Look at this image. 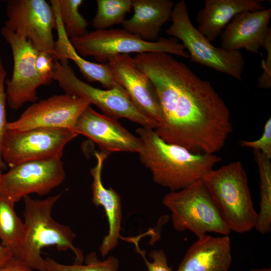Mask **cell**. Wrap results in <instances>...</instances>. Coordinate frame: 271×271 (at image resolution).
<instances>
[{"label":"cell","instance_id":"1","mask_svg":"<svg viewBox=\"0 0 271 271\" xmlns=\"http://www.w3.org/2000/svg\"><path fill=\"white\" fill-rule=\"evenodd\" d=\"M133 59L160 100L162 120L157 134L195 153L219 152L232 126L229 108L210 82L166 53L138 54Z\"/></svg>","mask_w":271,"mask_h":271},{"label":"cell","instance_id":"2","mask_svg":"<svg viewBox=\"0 0 271 271\" xmlns=\"http://www.w3.org/2000/svg\"><path fill=\"white\" fill-rule=\"evenodd\" d=\"M136 132L141 141V163L151 171L154 182L171 191L203 180L222 160L215 154L195 153L168 143L151 128L141 126Z\"/></svg>","mask_w":271,"mask_h":271},{"label":"cell","instance_id":"3","mask_svg":"<svg viewBox=\"0 0 271 271\" xmlns=\"http://www.w3.org/2000/svg\"><path fill=\"white\" fill-rule=\"evenodd\" d=\"M60 194L44 199L24 198V231L21 239L13 251V256L33 270L48 271L42 250L55 246L59 251L71 250L75 255V263L82 264V250L75 247L73 240L76 235L68 226L55 221L52 210L60 198Z\"/></svg>","mask_w":271,"mask_h":271},{"label":"cell","instance_id":"4","mask_svg":"<svg viewBox=\"0 0 271 271\" xmlns=\"http://www.w3.org/2000/svg\"><path fill=\"white\" fill-rule=\"evenodd\" d=\"M202 180L231 231L243 233L255 228L257 212L253 206L246 173L240 162L213 169Z\"/></svg>","mask_w":271,"mask_h":271},{"label":"cell","instance_id":"5","mask_svg":"<svg viewBox=\"0 0 271 271\" xmlns=\"http://www.w3.org/2000/svg\"><path fill=\"white\" fill-rule=\"evenodd\" d=\"M163 204L171 213L177 231L189 230L197 238L214 232L229 235L231 231L221 218L202 180L164 196Z\"/></svg>","mask_w":271,"mask_h":271},{"label":"cell","instance_id":"6","mask_svg":"<svg viewBox=\"0 0 271 271\" xmlns=\"http://www.w3.org/2000/svg\"><path fill=\"white\" fill-rule=\"evenodd\" d=\"M171 18L172 23L165 32L182 42L192 62L242 80L245 61L241 51L214 46L193 25L185 1L175 4Z\"/></svg>","mask_w":271,"mask_h":271},{"label":"cell","instance_id":"7","mask_svg":"<svg viewBox=\"0 0 271 271\" xmlns=\"http://www.w3.org/2000/svg\"><path fill=\"white\" fill-rule=\"evenodd\" d=\"M70 40L81 56L93 57L99 63H106L113 56L131 53L163 52L189 59L184 46L174 37L146 41L124 29L96 30Z\"/></svg>","mask_w":271,"mask_h":271},{"label":"cell","instance_id":"8","mask_svg":"<svg viewBox=\"0 0 271 271\" xmlns=\"http://www.w3.org/2000/svg\"><path fill=\"white\" fill-rule=\"evenodd\" d=\"M68 61L55 60L52 74L65 93L88 100L103 114L115 119L125 118L141 126L155 129L158 124L144 114L119 84L110 89L94 87L79 79Z\"/></svg>","mask_w":271,"mask_h":271},{"label":"cell","instance_id":"9","mask_svg":"<svg viewBox=\"0 0 271 271\" xmlns=\"http://www.w3.org/2000/svg\"><path fill=\"white\" fill-rule=\"evenodd\" d=\"M78 134L66 128L7 129L2 159L10 167L30 161L61 159L65 146Z\"/></svg>","mask_w":271,"mask_h":271},{"label":"cell","instance_id":"10","mask_svg":"<svg viewBox=\"0 0 271 271\" xmlns=\"http://www.w3.org/2000/svg\"><path fill=\"white\" fill-rule=\"evenodd\" d=\"M5 27L30 42L38 51L54 53L53 30L56 18L50 3L45 0H10Z\"/></svg>","mask_w":271,"mask_h":271},{"label":"cell","instance_id":"11","mask_svg":"<svg viewBox=\"0 0 271 271\" xmlns=\"http://www.w3.org/2000/svg\"><path fill=\"white\" fill-rule=\"evenodd\" d=\"M61 159L34 161L10 167L0 178V195L15 203L32 194H48L64 181Z\"/></svg>","mask_w":271,"mask_h":271},{"label":"cell","instance_id":"12","mask_svg":"<svg viewBox=\"0 0 271 271\" xmlns=\"http://www.w3.org/2000/svg\"><path fill=\"white\" fill-rule=\"evenodd\" d=\"M1 33L11 48L14 62L11 78L5 82L7 101L11 109L18 110L25 103L37 102V90L46 84L35 67L38 51L25 38L5 27Z\"/></svg>","mask_w":271,"mask_h":271},{"label":"cell","instance_id":"13","mask_svg":"<svg viewBox=\"0 0 271 271\" xmlns=\"http://www.w3.org/2000/svg\"><path fill=\"white\" fill-rule=\"evenodd\" d=\"M90 105L88 100L75 96L53 95L33 103L17 119L8 122L7 129L21 131L48 127L74 131L79 117Z\"/></svg>","mask_w":271,"mask_h":271},{"label":"cell","instance_id":"14","mask_svg":"<svg viewBox=\"0 0 271 271\" xmlns=\"http://www.w3.org/2000/svg\"><path fill=\"white\" fill-rule=\"evenodd\" d=\"M106 63L117 83L126 90L137 107L159 126L162 112L158 94L152 82L138 67L133 58L129 54L115 55Z\"/></svg>","mask_w":271,"mask_h":271},{"label":"cell","instance_id":"15","mask_svg":"<svg viewBox=\"0 0 271 271\" xmlns=\"http://www.w3.org/2000/svg\"><path fill=\"white\" fill-rule=\"evenodd\" d=\"M74 131L96 144L108 155L115 152L139 153L141 141L112 117L100 113L89 106L79 117Z\"/></svg>","mask_w":271,"mask_h":271},{"label":"cell","instance_id":"16","mask_svg":"<svg viewBox=\"0 0 271 271\" xmlns=\"http://www.w3.org/2000/svg\"><path fill=\"white\" fill-rule=\"evenodd\" d=\"M271 9L244 11L236 15L220 36L221 47L230 51L244 49L258 54L271 34Z\"/></svg>","mask_w":271,"mask_h":271},{"label":"cell","instance_id":"17","mask_svg":"<svg viewBox=\"0 0 271 271\" xmlns=\"http://www.w3.org/2000/svg\"><path fill=\"white\" fill-rule=\"evenodd\" d=\"M94 155L96 164L90 170L93 178L92 201L95 206L103 207L108 223V233L99 248L101 255L104 257L116 247L120 238L122 207L118 194L111 187L106 188L102 181L103 164L109 155L102 151L96 152Z\"/></svg>","mask_w":271,"mask_h":271},{"label":"cell","instance_id":"18","mask_svg":"<svg viewBox=\"0 0 271 271\" xmlns=\"http://www.w3.org/2000/svg\"><path fill=\"white\" fill-rule=\"evenodd\" d=\"M231 263L229 235L206 234L189 247L177 271H229Z\"/></svg>","mask_w":271,"mask_h":271},{"label":"cell","instance_id":"19","mask_svg":"<svg viewBox=\"0 0 271 271\" xmlns=\"http://www.w3.org/2000/svg\"><path fill=\"white\" fill-rule=\"evenodd\" d=\"M261 0H205L196 15L199 31L211 43L223 32L233 18L244 11L265 9Z\"/></svg>","mask_w":271,"mask_h":271},{"label":"cell","instance_id":"20","mask_svg":"<svg viewBox=\"0 0 271 271\" xmlns=\"http://www.w3.org/2000/svg\"><path fill=\"white\" fill-rule=\"evenodd\" d=\"M133 14L123 29L143 40L156 42L163 26L170 20L175 3L171 0H132Z\"/></svg>","mask_w":271,"mask_h":271},{"label":"cell","instance_id":"21","mask_svg":"<svg viewBox=\"0 0 271 271\" xmlns=\"http://www.w3.org/2000/svg\"><path fill=\"white\" fill-rule=\"evenodd\" d=\"M50 4L56 18L57 39L55 43L53 56L55 60L68 61L71 60L89 82H97L105 89H110L118 84L114 78L106 63H94L86 60L76 51L67 36L61 21L57 0H51Z\"/></svg>","mask_w":271,"mask_h":271},{"label":"cell","instance_id":"22","mask_svg":"<svg viewBox=\"0 0 271 271\" xmlns=\"http://www.w3.org/2000/svg\"><path fill=\"white\" fill-rule=\"evenodd\" d=\"M259 178V211L255 228L262 234L271 231V159L254 151Z\"/></svg>","mask_w":271,"mask_h":271},{"label":"cell","instance_id":"23","mask_svg":"<svg viewBox=\"0 0 271 271\" xmlns=\"http://www.w3.org/2000/svg\"><path fill=\"white\" fill-rule=\"evenodd\" d=\"M15 204L0 195V240L12 252L19 243L24 231V223L17 214Z\"/></svg>","mask_w":271,"mask_h":271},{"label":"cell","instance_id":"24","mask_svg":"<svg viewBox=\"0 0 271 271\" xmlns=\"http://www.w3.org/2000/svg\"><path fill=\"white\" fill-rule=\"evenodd\" d=\"M97 11L92 20L96 30H104L125 20L132 8V0H97Z\"/></svg>","mask_w":271,"mask_h":271},{"label":"cell","instance_id":"25","mask_svg":"<svg viewBox=\"0 0 271 271\" xmlns=\"http://www.w3.org/2000/svg\"><path fill=\"white\" fill-rule=\"evenodd\" d=\"M65 32L69 38L80 37L88 32V23L79 11L82 0H57Z\"/></svg>","mask_w":271,"mask_h":271},{"label":"cell","instance_id":"26","mask_svg":"<svg viewBox=\"0 0 271 271\" xmlns=\"http://www.w3.org/2000/svg\"><path fill=\"white\" fill-rule=\"evenodd\" d=\"M45 260L48 271H118L119 266V260L115 256H110L101 260L94 252L86 256L84 264H63L50 257Z\"/></svg>","mask_w":271,"mask_h":271},{"label":"cell","instance_id":"27","mask_svg":"<svg viewBox=\"0 0 271 271\" xmlns=\"http://www.w3.org/2000/svg\"><path fill=\"white\" fill-rule=\"evenodd\" d=\"M239 145L242 147L258 151L268 158L271 159V118L265 122L261 136L254 141L240 140Z\"/></svg>","mask_w":271,"mask_h":271},{"label":"cell","instance_id":"28","mask_svg":"<svg viewBox=\"0 0 271 271\" xmlns=\"http://www.w3.org/2000/svg\"><path fill=\"white\" fill-rule=\"evenodd\" d=\"M55 59L50 53L45 51H38L36 59V70L46 85L52 82V74L53 71Z\"/></svg>","mask_w":271,"mask_h":271},{"label":"cell","instance_id":"29","mask_svg":"<svg viewBox=\"0 0 271 271\" xmlns=\"http://www.w3.org/2000/svg\"><path fill=\"white\" fill-rule=\"evenodd\" d=\"M263 47L267 54L266 58L263 59L261 62L263 72L257 79V87L269 89L271 88V34L267 37Z\"/></svg>","mask_w":271,"mask_h":271},{"label":"cell","instance_id":"30","mask_svg":"<svg viewBox=\"0 0 271 271\" xmlns=\"http://www.w3.org/2000/svg\"><path fill=\"white\" fill-rule=\"evenodd\" d=\"M139 251L143 257L148 271H173L168 263L167 255L162 249H155L149 253L152 261H148L145 257V254L139 249Z\"/></svg>","mask_w":271,"mask_h":271},{"label":"cell","instance_id":"31","mask_svg":"<svg viewBox=\"0 0 271 271\" xmlns=\"http://www.w3.org/2000/svg\"><path fill=\"white\" fill-rule=\"evenodd\" d=\"M7 75L6 71L0 76V158H2V150L5 134L7 131L6 104L7 94L5 82Z\"/></svg>","mask_w":271,"mask_h":271},{"label":"cell","instance_id":"32","mask_svg":"<svg viewBox=\"0 0 271 271\" xmlns=\"http://www.w3.org/2000/svg\"><path fill=\"white\" fill-rule=\"evenodd\" d=\"M0 271H34V270L13 256L7 263L0 266Z\"/></svg>","mask_w":271,"mask_h":271},{"label":"cell","instance_id":"33","mask_svg":"<svg viewBox=\"0 0 271 271\" xmlns=\"http://www.w3.org/2000/svg\"><path fill=\"white\" fill-rule=\"evenodd\" d=\"M13 257L12 250L0 244V266L4 265Z\"/></svg>","mask_w":271,"mask_h":271},{"label":"cell","instance_id":"34","mask_svg":"<svg viewBox=\"0 0 271 271\" xmlns=\"http://www.w3.org/2000/svg\"><path fill=\"white\" fill-rule=\"evenodd\" d=\"M8 166L3 160L0 158V178L3 173V171L6 170L8 169Z\"/></svg>","mask_w":271,"mask_h":271},{"label":"cell","instance_id":"35","mask_svg":"<svg viewBox=\"0 0 271 271\" xmlns=\"http://www.w3.org/2000/svg\"><path fill=\"white\" fill-rule=\"evenodd\" d=\"M249 271H271L270 267L267 268H253L250 269Z\"/></svg>","mask_w":271,"mask_h":271},{"label":"cell","instance_id":"36","mask_svg":"<svg viewBox=\"0 0 271 271\" xmlns=\"http://www.w3.org/2000/svg\"><path fill=\"white\" fill-rule=\"evenodd\" d=\"M6 70L4 69V66H3V63H2V60H1V58L0 57V76L1 75V74L4 73V72H5Z\"/></svg>","mask_w":271,"mask_h":271}]
</instances>
